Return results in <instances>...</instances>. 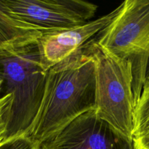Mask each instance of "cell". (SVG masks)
<instances>
[{"label":"cell","instance_id":"cell-4","mask_svg":"<svg viewBox=\"0 0 149 149\" xmlns=\"http://www.w3.org/2000/svg\"><path fill=\"white\" fill-rule=\"evenodd\" d=\"M96 37L110 55L131 63L135 104L145 79L149 55V0H126L108 26Z\"/></svg>","mask_w":149,"mask_h":149},{"label":"cell","instance_id":"cell-8","mask_svg":"<svg viewBox=\"0 0 149 149\" xmlns=\"http://www.w3.org/2000/svg\"><path fill=\"white\" fill-rule=\"evenodd\" d=\"M42 33L38 28L18 18L4 0H0V45L26 46L37 42Z\"/></svg>","mask_w":149,"mask_h":149},{"label":"cell","instance_id":"cell-11","mask_svg":"<svg viewBox=\"0 0 149 149\" xmlns=\"http://www.w3.org/2000/svg\"><path fill=\"white\" fill-rule=\"evenodd\" d=\"M0 149H40L29 135L8 138L0 144Z\"/></svg>","mask_w":149,"mask_h":149},{"label":"cell","instance_id":"cell-9","mask_svg":"<svg viewBox=\"0 0 149 149\" xmlns=\"http://www.w3.org/2000/svg\"><path fill=\"white\" fill-rule=\"evenodd\" d=\"M147 135H149V79L145 78L135 104L133 138L137 139Z\"/></svg>","mask_w":149,"mask_h":149},{"label":"cell","instance_id":"cell-1","mask_svg":"<svg viewBox=\"0 0 149 149\" xmlns=\"http://www.w3.org/2000/svg\"><path fill=\"white\" fill-rule=\"evenodd\" d=\"M94 109L95 65L90 41L48 70L40 107L29 135L40 147Z\"/></svg>","mask_w":149,"mask_h":149},{"label":"cell","instance_id":"cell-14","mask_svg":"<svg viewBox=\"0 0 149 149\" xmlns=\"http://www.w3.org/2000/svg\"><path fill=\"white\" fill-rule=\"evenodd\" d=\"M3 83H4V81H3V79L0 77V98H1V90H2V86H3Z\"/></svg>","mask_w":149,"mask_h":149},{"label":"cell","instance_id":"cell-15","mask_svg":"<svg viewBox=\"0 0 149 149\" xmlns=\"http://www.w3.org/2000/svg\"><path fill=\"white\" fill-rule=\"evenodd\" d=\"M136 149H137V148H136Z\"/></svg>","mask_w":149,"mask_h":149},{"label":"cell","instance_id":"cell-13","mask_svg":"<svg viewBox=\"0 0 149 149\" xmlns=\"http://www.w3.org/2000/svg\"><path fill=\"white\" fill-rule=\"evenodd\" d=\"M145 78H148V79H149V55H148V59L147 68H146V74H145Z\"/></svg>","mask_w":149,"mask_h":149},{"label":"cell","instance_id":"cell-2","mask_svg":"<svg viewBox=\"0 0 149 149\" xmlns=\"http://www.w3.org/2000/svg\"><path fill=\"white\" fill-rule=\"evenodd\" d=\"M37 42L23 47L0 45L1 97L13 96L7 139L29 135L40 107L48 70L42 64Z\"/></svg>","mask_w":149,"mask_h":149},{"label":"cell","instance_id":"cell-5","mask_svg":"<svg viewBox=\"0 0 149 149\" xmlns=\"http://www.w3.org/2000/svg\"><path fill=\"white\" fill-rule=\"evenodd\" d=\"M18 18L42 32L84 24L93 17L98 6L82 0H4Z\"/></svg>","mask_w":149,"mask_h":149},{"label":"cell","instance_id":"cell-6","mask_svg":"<svg viewBox=\"0 0 149 149\" xmlns=\"http://www.w3.org/2000/svg\"><path fill=\"white\" fill-rule=\"evenodd\" d=\"M40 149H136L131 141L118 133L91 110L74 119Z\"/></svg>","mask_w":149,"mask_h":149},{"label":"cell","instance_id":"cell-10","mask_svg":"<svg viewBox=\"0 0 149 149\" xmlns=\"http://www.w3.org/2000/svg\"><path fill=\"white\" fill-rule=\"evenodd\" d=\"M13 103V95H7L0 98V144L7 139Z\"/></svg>","mask_w":149,"mask_h":149},{"label":"cell","instance_id":"cell-12","mask_svg":"<svg viewBox=\"0 0 149 149\" xmlns=\"http://www.w3.org/2000/svg\"><path fill=\"white\" fill-rule=\"evenodd\" d=\"M134 143L135 148L149 149V135L134 139Z\"/></svg>","mask_w":149,"mask_h":149},{"label":"cell","instance_id":"cell-3","mask_svg":"<svg viewBox=\"0 0 149 149\" xmlns=\"http://www.w3.org/2000/svg\"><path fill=\"white\" fill-rule=\"evenodd\" d=\"M91 40L95 65V112L122 136L133 141L135 100L132 65L120 59Z\"/></svg>","mask_w":149,"mask_h":149},{"label":"cell","instance_id":"cell-7","mask_svg":"<svg viewBox=\"0 0 149 149\" xmlns=\"http://www.w3.org/2000/svg\"><path fill=\"white\" fill-rule=\"evenodd\" d=\"M120 9L121 4L108 14L74 27L42 32L37 42L44 68L48 70L94 39L112 21Z\"/></svg>","mask_w":149,"mask_h":149}]
</instances>
